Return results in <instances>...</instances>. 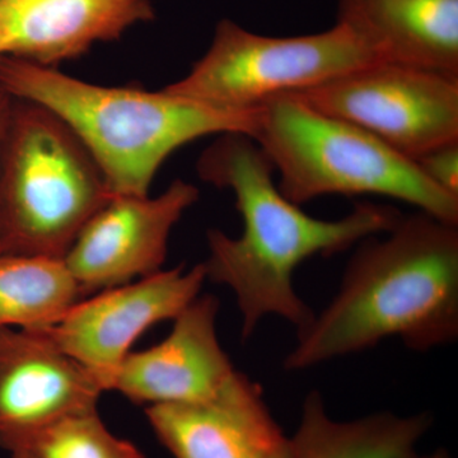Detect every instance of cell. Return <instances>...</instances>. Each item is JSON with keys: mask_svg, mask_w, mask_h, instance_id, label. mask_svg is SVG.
I'll use <instances>...</instances> for the list:
<instances>
[{"mask_svg": "<svg viewBox=\"0 0 458 458\" xmlns=\"http://www.w3.org/2000/svg\"><path fill=\"white\" fill-rule=\"evenodd\" d=\"M13 98L0 87V161H2L3 147L7 135L9 120H11Z\"/></svg>", "mask_w": 458, "mask_h": 458, "instance_id": "obj_19", "label": "cell"}, {"mask_svg": "<svg viewBox=\"0 0 458 458\" xmlns=\"http://www.w3.org/2000/svg\"><path fill=\"white\" fill-rule=\"evenodd\" d=\"M12 458H31L25 452L14 451L11 452Z\"/></svg>", "mask_w": 458, "mask_h": 458, "instance_id": "obj_21", "label": "cell"}, {"mask_svg": "<svg viewBox=\"0 0 458 458\" xmlns=\"http://www.w3.org/2000/svg\"><path fill=\"white\" fill-rule=\"evenodd\" d=\"M394 337L419 352L458 339V225L418 212L360 241L283 369L302 372Z\"/></svg>", "mask_w": 458, "mask_h": 458, "instance_id": "obj_2", "label": "cell"}, {"mask_svg": "<svg viewBox=\"0 0 458 458\" xmlns=\"http://www.w3.org/2000/svg\"><path fill=\"white\" fill-rule=\"evenodd\" d=\"M377 63L384 62L339 21L327 31L273 38L225 18L204 55L165 89L207 106L250 111Z\"/></svg>", "mask_w": 458, "mask_h": 458, "instance_id": "obj_6", "label": "cell"}, {"mask_svg": "<svg viewBox=\"0 0 458 458\" xmlns=\"http://www.w3.org/2000/svg\"><path fill=\"white\" fill-rule=\"evenodd\" d=\"M0 161V254L63 259L113 197L82 141L50 110L13 98Z\"/></svg>", "mask_w": 458, "mask_h": 458, "instance_id": "obj_5", "label": "cell"}, {"mask_svg": "<svg viewBox=\"0 0 458 458\" xmlns=\"http://www.w3.org/2000/svg\"><path fill=\"white\" fill-rule=\"evenodd\" d=\"M429 412L378 411L352 420L328 415L318 391L307 394L300 424L291 437V458H406L429 432Z\"/></svg>", "mask_w": 458, "mask_h": 458, "instance_id": "obj_15", "label": "cell"}, {"mask_svg": "<svg viewBox=\"0 0 458 458\" xmlns=\"http://www.w3.org/2000/svg\"><path fill=\"white\" fill-rule=\"evenodd\" d=\"M198 200L197 186L180 179L157 197L108 199L63 259L84 295L161 271L172 229Z\"/></svg>", "mask_w": 458, "mask_h": 458, "instance_id": "obj_9", "label": "cell"}, {"mask_svg": "<svg viewBox=\"0 0 458 458\" xmlns=\"http://www.w3.org/2000/svg\"><path fill=\"white\" fill-rule=\"evenodd\" d=\"M250 138L279 172L280 192L300 207L327 195H378L458 225V198L437 188L414 161L293 96L256 108Z\"/></svg>", "mask_w": 458, "mask_h": 458, "instance_id": "obj_4", "label": "cell"}, {"mask_svg": "<svg viewBox=\"0 0 458 458\" xmlns=\"http://www.w3.org/2000/svg\"><path fill=\"white\" fill-rule=\"evenodd\" d=\"M104 391L42 328L0 327V447L98 409Z\"/></svg>", "mask_w": 458, "mask_h": 458, "instance_id": "obj_10", "label": "cell"}, {"mask_svg": "<svg viewBox=\"0 0 458 458\" xmlns=\"http://www.w3.org/2000/svg\"><path fill=\"white\" fill-rule=\"evenodd\" d=\"M381 62L458 77V0H337Z\"/></svg>", "mask_w": 458, "mask_h": 458, "instance_id": "obj_14", "label": "cell"}, {"mask_svg": "<svg viewBox=\"0 0 458 458\" xmlns=\"http://www.w3.org/2000/svg\"><path fill=\"white\" fill-rule=\"evenodd\" d=\"M83 297L64 260L0 254V327H50Z\"/></svg>", "mask_w": 458, "mask_h": 458, "instance_id": "obj_16", "label": "cell"}, {"mask_svg": "<svg viewBox=\"0 0 458 458\" xmlns=\"http://www.w3.org/2000/svg\"><path fill=\"white\" fill-rule=\"evenodd\" d=\"M174 458H291V437L271 414L258 382L234 372L213 399L146 409Z\"/></svg>", "mask_w": 458, "mask_h": 458, "instance_id": "obj_12", "label": "cell"}, {"mask_svg": "<svg viewBox=\"0 0 458 458\" xmlns=\"http://www.w3.org/2000/svg\"><path fill=\"white\" fill-rule=\"evenodd\" d=\"M406 458H452L451 454H448L445 450H437L436 452H433V454H418V452H415V454H412L411 456L406 457Z\"/></svg>", "mask_w": 458, "mask_h": 458, "instance_id": "obj_20", "label": "cell"}, {"mask_svg": "<svg viewBox=\"0 0 458 458\" xmlns=\"http://www.w3.org/2000/svg\"><path fill=\"white\" fill-rule=\"evenodd\" d=\"M31 458H144L140 448L114 436L98 409L60 419L5 447Z\"/></svg>", "mask_w": 458, "mask_h": 458, "instance_id": "obj_17", "label": "cell"}, {"mask_svg": "<svg viewBox=\"0 0 458 458\" xmlns=\"http://www.w3.org/2000/svg\"><path fill=\"white\" fill-rule=\"evenodd\" d=\"M289 95L369 131L411 161L458 141L454 75L377 63Z\"/></svg>", "mask_w": 458, "mask_h": 458, "instance_id": "obj_7", "label": "cell"}, {"mask_svg": "<svg viewBox=\"0 0 458 458\" xmlns=\"http://www.w3.org/2000/svg\"><path fill=\"white\" fill-rule=\"evenodd\" d=\"M199 177L232 191L242 216L240 237L219 229L207 233V279L228 286L249 340L267 316L303 330L315 312L295 292L294 271L315 256L340 254L364 238L390 231L401 218L391 205L360 203L335 221L315 218L292 203L274 181V165L254 140L241 132L219 135L199 157Z\"/></svg>", "mask_w": 458, "mask_h": 458, "instance_id": "obj_1", "label": "cell"}, {"mask_svg": "<svg viewBox=\"0 0 458 458\" xmlns=\"http://www.w3.org/2000/svg\"><path fill=\"white\" fill-rule=\"evenodd\" d=\"M0 87L62 119L104 172L113 195H148L181 147L209 135L251 137L256 108L228 111L174 95L84 82L16 57L0 59Z\"/></svg>", "mask_w": 458, "mask_h": 458, "instance_id": "obj_3", "label": "cell"}, {"mask_svg": "<svg viewBox=\"0 0 458 458\" xmlns=\"http://www.w3.org/2000/svg\"><path fill=\"white\" fill-rule=\"evenodd\" d=\"M414 162L437 188L458 198V141L436 148Z\"/></svg>", "mask_w": 458, "mask_h": 458, "instance_id": "obj_18", "label": "cell"}, {"mask_svg": "<svg viewBox=\"0 0 458 458\" xmlns=\"http://www.w3.org/2000/svg\"><path fill=\"white\" fill-rule=\"evenodd\" d=\"M205 280L203 262L189 270H161L83 298L55 324L41 328L107 391L132 344L148 328L176 318L200 295Z\"/></svg>", "mask_w": 458, "mask_h": 458, "instance_id": "obj_8", "label": "cell"}, {"mask_svg": "<svg viewBox=\"0 0 458 458\" xmlns=\"http://www.w3.org/2000/svg\"><path fill=\"white\" fill-rule=\"evenodd\" d=\"M218 312L213 294L199 295L164 342L126 355L110 390L147 408L213 399L237 370L219 342Z\"/></svg>", "mask_w": 458, "mask_h": 458, "instance_id": "obj_11", "label": "cell"}, {"mask_svg": "<svg viewBox=\"0 0 458 458\" xmlns=\"http://www.w3.org/2000/svg\"><path fill=\"white\" fill-rule=\"evenodd\" d=\"M153 20L150 0H0V59L56 68Z\"/></svg>", "mask_w": 458, "mask_h": 458, "instance_id": "obj_13", "label": "cell"}]
</instances>
